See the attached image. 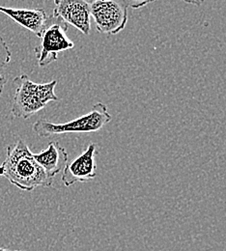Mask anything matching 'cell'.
<instances>
[{
	"label": "cell",
	"instance_id": "obj_1",
	"mask_svg": "<svg viewBox=\"0 0 226 251\" xmlns=\"http://www.w3.org/2000/svg\"><path fill=\"white\" fill-rule=\"evenodd\" d=\"M0 177L24 191H32L38 187L50 188L53 183L22 138L8 146L6 157L0 163Z\"/></svg>",
	"mask_w": 226,
	"mask_h": 251
},
{
	"label": "cell",
	"instance_id": "obj_2",
	"mask_svg": "<svg viewBox=\"0 0 226 251\" xmlns=\"http://www.w3.org/2000/svg\"><path fill=\"white\" fill-rule=\"evenodd\" d=\"M16 86L11 113L16 118L28 119L46 107L50 101L58 100L55 95L56 80L48 83H35L27 75H21L14 78Z\"/></svg>",
	"mask_w": 226,
	"mask_h": 251
},
{
	"label": "cell",
	"instance_id": "obj_3",
	"mask_svg": "<svg viewBox=\"0 0 226 251\" xmlns=\"http://www.w3.org/2000/svg\"><path fill=\"white\" fill-rule=\"evenodd\" d=\"M111 119L107 106L102 102H97L88 113L76 119L61 124L40 119L34 123L32 128L40 137H50L65 133H90L102 128Z\"/></svg>",
	"mask_w": 226,
	"mask_h": 251
},
{
	"label": "cell",
	"instance_id": "obj_4",
	"mask_svg": "<svg viewBox=\"0 0 226 251\" xmlns=\"http://www.w3.org/2000/svg\"><path fill=\"white\" fill-rule=\"evenodd\" d=\"M68 25L58 16L52 14L49 18L46 29L40 37L41 43L34 49L35 56L40 67H47L58 58V54L72 50L75 44L68 38Z\"/></svg>",
	"mask_w": 226,
	"mask_h": 251
},
{
	"label": "cell",
	"instance_id": "obj_5",
	"mask_svg": "<svg viewBox=\"0 0 226 251\" xmlns=\"http://www.w3.org/2000/svg\"><path fill=\"white\" fill-rule=\"evenodd\" d=\"M88 3L91 17L95 22V26L99 33L116 35L126 27L129 5L128 2L95 0Z\"/></svg>",
	"mask_w": 226,
	"mask_h": 251
},
{
	"label": "cell",
	"instance_id": "obj_6",
	"mask_svg": "<svg viewBox=\"0 0 226 251\" xmlns=\"http://www.w3.org/2000/svg\"><path fill=\"white\" fill-rule=\"evenodd\" d=\"M97 144L91 143L78 156L68 162L63 170L62 182L66 187L76 183H85L97 176Z\"/></svg>",
	"mask_w": 226,
	"mask_h": 251
},
{
	"label": "cell",
	"instance_id": "obj_7",
	"mask_svg": "<svg viewBox=\"0 0 226 251\" xmlns=\"http://www.w3.org/2000/svg\"><path fill=\"white\" fill-rule=\"evenodd\" d=\"M54 15L58 16L67 25H71L84 35L91 30L90 6L83 0H56Z\"/></svg>",
	"mask_w": 226,
	"mask_h": 251
},
{
	"label": "cell",
	"instance_id": "obj_8",
	"mask_svg": "<svg viewBox=\"0 0 226 251\" xmlns=\"http://www.w3.org/2000/svg\"><path fill=\"white\" fill-rule=\"evenodd\" d=\"M0 12L39 38L46 29L50 18L44 9H16L0 6Z\"/></svg>",
	"mask_w": 226,
	"mask_h": 251
},
{
	"label": "cell",
	"instance_id": "obj_9",
	"mask_svg": "<svg viewBox=\"0 0 226 251\" xmlns=\"http://www.w3.org/2000/svg\"><path fill=\"white\" fill-rule=\"evenodd\" d=\"M33 156L38 164L52 179L64 170L68 163V153L57 141L50 142L47 149L33 154Z\"/></svg>",
	"mask_w": 226,
	"mask_h": 251
},
{
	"label": "cell",
	"instance_id": "obj_10",
	"mask_svg": "<svg viewBox=\"0 0 226 251\" xmlns=\"http://www.w3.org/2000/svg\"><path fill=\"white\" fill-rule=\"evenodd\" d=\"M12 58V52L3 39V37L0 35V70L3 69L5 66H7ZM7 83V78L0 74V96L3 92L4 86Z\"/></svg>",
	"mask_w": 226,
	"mask_h": 251
},
{
	"label": "cell",
	"instance_id": "obj_11",
	"mask_svg": "<svg viewBox=\"0 0 226 251\" xmlns=\"http://www.w3.org/2000/svg\"><path fill=\"white\" fill-rule=\"evenodd\" d=\"M0 251H10V250H6L3 248H0Z\"/></svg>",
	"mask_w": 226,
	"mask_h": 251
}]
</instances>
